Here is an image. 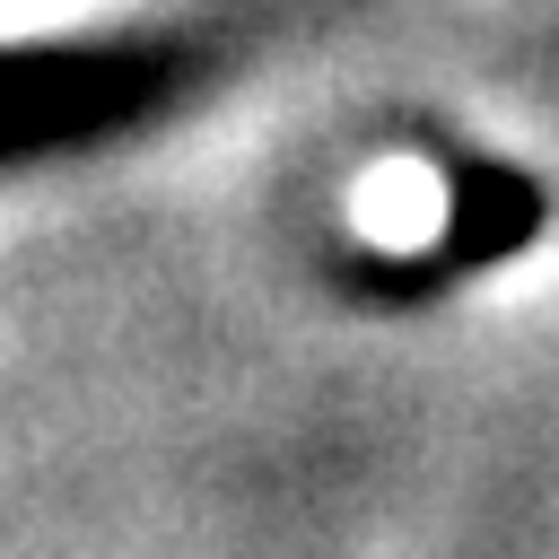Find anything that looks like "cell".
<instances>
[{
	"label": "cell",
	"mask_w": 559,
	"mask_h": 559,
	"mask_svg": "<svg viewBox=\"0 0 559 559\" xmlns=\"http://www.w3.org/2000/svg\"><path fill=\"white\" fill-rule=\"evenodd\" d=\"M349 218H358L376 245H428V236L445 227V192H437V175H428V166L393 157V166H376V175L358 183Z\"/></svg>",
	"instance_id": "6da1fadb"
}]
</instances>
